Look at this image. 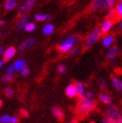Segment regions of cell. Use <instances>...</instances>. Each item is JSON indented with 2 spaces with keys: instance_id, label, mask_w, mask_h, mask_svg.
<instances>
[{
  "instance_id": "30bf717a",
  "label": "cell",
  "mask_w": 122,
  "mask_h": 123,
  "mask_svg": "<svg viewBox=\"0 0 122 123\" xmlns=\"http://www.w3.org/2000/svg\"><path fill=\"white\" fill-rule=\"evenodd\" d=\"M74 86L76 87V90H77V94L79 98L85 97V86L83 82H80V81H77V82L74 83Z\"/></svg>"
},
{
  "instance_id": "4fadbf2b",
  "label": "cell",
  "mask_w": 122,
  "mask_h": 123,
  "mask_svg": "<svg viewBox=\"0 0 122 123\" xmlns=\"http://www.w3.org/2000/svg\"><path fill=\"white\" fill-rule=\"evenodd\" d=\"M0 122L1 123H18V119L16 116L8 115V114H4L0 117Z\"/></svg>"
},
{
  "instance_id": "8fae6325",
  "label": "cell",
  "mask_w": 122,
  "mask_h": 123,
  "mask_svg": "<svg viewBox=\"0 0 122 123\" xmlns=\"http://www.w3.org/2000/svg\"><path fill=\"white\" fill-rule=\"evenodd\" d=\"M16 48L13 47V46H11V47H9L8 49H6L4 52V54H3V57H4V60H6V61H8V60H11V59H12V58L14 57L15 54H16Z\"/></svg>"
},
{
  "instance_id": "44dd1931",
  "label": "cell",
  "mask_w": 122,
  "mask_h": 123,
  "mask_svg": "<svg viewBox=\"0 0 122 123\" xmlns=\"http://www.w3.org/2000/svg\"><path fill=\"white\" fill-rule=\"evenodd\" d=\"M17 0H5V8L6 11H12L17 6Z\"/></svg>"
},
{
  "instance_id": "7c38bea8",
  "label": "cell",
  "mask_w": 122,
  "mask_h": 123,
  "mask_svg": "<svg viewBox=\"0 0 122 123\" xmlns=\"http://www.w3.org/2000/svg\"><path fill=\"white\" fill-rule=\"evenodd\" d=\"M111 83L114 90H116L117 92H122V80L113 76L111 79Z\"/></svg>"
},
{
  "instance_id": "5b68a950",
  "label": "cell",
  "mask_w": 122,
  "mask_h": 123,
  "mask_svg": "<svg viewBox=\"0 0 122 123\" xmlns=\"http://www.w3.org/2000/svg\"><path fill=\"white\" fill-rule=\"evenodd\" d=\"M36 0H24L21 4L20 7L18 9V15L20 17H24L27 15L30 10L35 4Z\"/></svg>"
},
{
  "instance_id": "2e32d148",
  "label": "cell",
  "mask_w": 122,
  "mask_h": 123,
  "mask_svg": "<svg viewBox=\"0 0 122 123\" xmlns=\"http://www.w3.org/2000/svg\"><path fill=\"white\" fill-rule=\"evenodd\" d=\"M35 38H30L28 39H26L25 41H24L21 45H19V51H24V50L28 49L30 46H32L35 44Z\"/></svg>"
},
{
  "instance_id": "484cf974",
  "label": "cell",
  "mask_w": 122,
  "mask_h": 123,
  "mask_svg": "<svg viewBox=\"0 0 122 123\" xmlns=\"http://www.w3.org/2000/svg\"><path fill=\"white\" fill-rule=\"evenodd\" d=\"M98 85H99V87L100 88L101 90H105L106 88V82L103 79H99L98 80Z\"/></svg>"
},
{
  "instance_id": "8d00e7d4",
  "label": "cell",
  "mask_w": 122,
  "mask_h": 123,
  "mask_svg": "<svg viewBox=\"0 0 122 123\" xmlns=\"http://www.w3.org/2000/svg\"><path fill=\"white\" fill-rule=\"evenodd\" d=\"M4 64H5V60H4V59H3V60H0V69L4 66Z\"/></svg>"
},
{
  "instance_id": "ba28073f",
  "label": "cell",
  "mask_w": 122,
  "mask_h": 123,
  "mask_svg": "<svg viewBox=\"0 0 122 123\" xmlns=\"http://www.w3.org/2000/svg\"><path fill=\"white\" fill-rule=\"evenodd\" d=\"M107 0H92L91 3V9L94 12L106 9V5Z\"/></svg>"
},
{
  "instance_id": "e0dca14e",
  "label": "cell",
  "mask_w": 122,
  "mask_h": 123,
  "mask_svg": "<svg viewBox=\"0 0 122 123\" xmlns=\"http://www.w3.org/2000/svg\"><path fill=\"white\" fill-rule=\"evenodd\" d=\"M13 67H14V70L17 72H21L24 67H25V61L22 59H17L16 61L14 62L13 64Z\"/></svg>"
},
{
  "instance_id": "cb8c5ba5",
  "label": "cell",
  "mask_w": 122,
  "mask_h": 123,
  "mask_svg": "<svg viewBox=\"0 0 122 123\" xmlns=\"http://www.w3.org/2000/svg\"><path fill=\"white\" fill-rule=\"evenodd\" d=\"M80 53H81V48L80 47H74L68 52L69 55L73 56V57H77V56H79Z\"/></svg>"
},
{
  "instance_id": "603a6c76",
  "label": "cell",
  "mask_w": 122,
  "mask_h": 123,
  "mask_svg": "<svg viewBox=\"0 0 122 123\" xmlns=\"http://www.w3.org/2000/svg\"><path fill=\"white\" fill-rule=\"evenodd\" d=\"M52 112V114H53L57 119L61 120V119L64 118V115H65V114H64V112H63V110L61 108H59V107H53Z\"/></svg>"
},
{
  "instance_id": "ab89813d",
  "label": "cell",
  "mask_w": 122,
  "mask_h": 123,
  "mask_svg": "<svg viewBox=\"0 0 122 123\" xmlns=\"http://www.w3.org/2000/svg\"><path fill=\"white\" fill-rule=\"evenodd\" d=\"M112 60H113V61H112V64H113V65L116 64V61H115V59H112Z\"/></svg>"
},
{
  "instance_id": "277c9868",
  "label": "cell",
  "mask_w": 122,
  "mask_h": 123,
  "mask_svg": "<svg viewBox=\"0 0 122 123\" xmlns=\"http://www.w3.org/2000/svg\"><path fill=\"white\" fill-rule=\"evenodd\" d=\"M106 116L113 123H117L122 118V114L120 109L116 105L111 104L107 106L106 109Z\"/></svg>"
},
{
  "instance_id": "1f68e13d",
  "label": "cell",
  "mask_w": 122,
  "mask_h": 123,
  "mask_svg": "<svg viewBox=\"0 0 122 123\" xmlns=\"http://www.w3.org/2000/svg\"><path fill=\"white\" fill-rule=\"evenodd\" d=\"M5 93L6 96H8V97H12V95H13V90H12L11 87H8V88L5 89Z\"/></svg>"
},
{
  "instance_id": "ee69618b",
  "label": "cell",
  "mask_w": 122,
  "mask_h": 123,
  "mask_svg": "<svg viewBox=\"0 0 122 123\" xmlns=\"http://www.w3.org/2000/svg\"><path fill=\"white\" fill-rule=\"evenodd\" d=\"M0 34H1V31H0Z\"/></svg>"
},
{
  "instance_id": "4dcf8cb0",
  "label": "cell",
  "mask_w": 122,
  "mask_h": 123,
  "mask_svg": "<svg viewBox=\"0 0 122 123\" xmlns=\"http://www.w3.org/2000/svg\"><path fill=\"white\" fill-rule=\"evenodd\" d=\"M2 80L4 81L5 83H7V82H10V81H12V75H6L4 76L2 78Z\"/></svg>"
},
{
  "instance_id": "836d02e7",
  "label": "cell",
  "mask_w": 122,
  "mask_h": 123,
  "mask_svg": "<svg viewBox=\"0 0 122 123\" xmlns=\"http://www.w3.org/2000/svg\"><path fill=\"white\" fill-rule=\"evenodd\" d=\"M101 123H113V122L109 118H107L106 116H105V117H103V118L101 119Z\"/></svg>"
},
{
  "instance_id": "74e56055",
  "label": "cell",
  "mask_w": 122,
  "mask_h": 123,
  "mask_svg": "<svg viewBox=\"0 0 122 123\" xmlns=\"http://www.w3.org/2000/svg\"><path fill=\"white\" fill-rule=\"evenodd\" d=\"M5 20H0V26L4 25H5Z\"/></svg>"
},
{
  "instance_id": "b9f144b4",
  "label": "cell",
  "mask_w": 122,
  "mask_h": 123,
  "mask_svg": "<svg viewBox=\"0 0 122 123\" xmlns=\"http://www.w3.org/2000/svg\"><path fill=\"white\" fill-rule=\"evenodd\" d=\"M117 123H122V118H121V119H120V121H118V122H117Z\"/></svg>"
},
{
  "instance_id": "7402d4cb",
  "label": "cell",
  "mask_w": 122,
  "mask_h": 123,
  "mask_svg": "<svg viewBox=\"0 0 122 123\" xmlns=\"http://www.w3.org/2000/svg\"><path fill=\"white\" fill-rule=\"evenodd\" d=\"M114 11L116 13V16L120 18H122V0H119L117 4L114 6Z\"/></svg>"
},
{
  "instance_id": "f546056e",
  "label": "cell",
  "mask_w": 122,
  "mask_h": 123,
  "mask_svg": "<svg viewBox=\"0 0 122 123\" xmlns=\"http://www.w3.org/2000/svg\"><path fill=\"white\" fill-rule=\"evenodd\" d=\"M85 98L86 99H94V93L92 91H86L85 94Z\"/></svg>"
},
{
  "instance_id": "7a4b0ae2",
  "label": "cell",
  "mask_w": 122,
  "mask_h": 123,
  "mask_svg": "<svg viewBox=\"0 0 122 123\" xmlns=\"http://www.w3.org/2000/svg\"><path fill=\"white\" fill-rule=\"evenodd\" d=\"M102 31L99 27H95L89 32V34L86 36L84 41V47L86 49L92 47L100 39Z\"/></svg>"
},
{
  "instance_id": "9a60e30c",
  "label": "cell",
  "mask_w": 122,
  "mask_h": 123,
  "mask_svg": "<svg viewBox=\"0 0 122 123\" xmlns=\"http://www.w3.org/2000/svg\"><path fill=\"white\" fill-rule=\"evenodd\" d=\"M66 94L67 97L69 98H74L78 96L77 94V90L74 84H70L66 87Z\"/></svg>"
},
{
  "instance_id": "f35d334b",
  "label": "cell",
  "mask_w": 122,
  "mask_h": 123,
  "mask_svg": "<svg viewBox=\"0 0 122 123\" xmlns=\"http://www.w3.org/2000/svg\"><path fill=\"white\" fill-rule=\"evenodd\" d=\"M3 54H4V52H3V48L0 47V56H1V55H3Z\"/></svg>"
},
{
  "instance_id": "8992f818",
  "label": "cell",
  "mask_w": 122,
  "mask_h": 123,
  "mask_svg": "<svg viewBox=\"0 0 122 123\" xmlns=\"http://www.w3.org/2000/svg\"><path fill=\"white\" fill-rule=\"evenodd\" d=\"M113 25H114V22H113V18H106L102 20L100 24V28L101 31L104 34H108L112 31V29L113 28Z\"/></svg>"
},
{
  "instance_id": "d6986e66",
  "label": "cell",
  "mask_w": 122,
  "mask_h": 123,
  "mask_svg": "<svg viewBox=\"0 0 122 123\" xmlns=\"http://www.w3.org/2000/svg\"><path fill=\"white\" fill-rule=\"evenodd\" d=\"M29 23V17L28 16H24V17H22L20 20L18 21V25H17V30L19 31V30H21V29L24 28V26Z\"/></svg>"
},
{
  "instance_id": "7bdbcfd3",
  "label": "cell",
  "mask_w": 122,
  "mask_h": 123,
  "mask_svg": "<svg viewBox=\"0 0 122 123\" xmlns=\"http://www.w3.org/2000/svg\"><path fill=\"white\" fill-rule=\"evenodd\" d=\"M70 123H76V121H71Z\"/></svg>"
},
{
  "instance_id": "ac0fdd59",
  "label": "cell",
  "mask_w": 122,
  "mask_h": 123,
  "mask_svg": "<svg viewBox=\"0 0 122 123\" xmlns=\"http://www.w3.org/2000/svg\"><path fill=\"white\" fill-rule=\"evenodd\" d=\"M34 18L38 22H43L51 20L52 17L48 14H45V13H37V14L34 15Z\"/></svg>"
},
{
  "instance_id": "4316f807",
  "label": "cell",
  "mask_w": 122,
  "mask_h": 123,
  "mask_svg": "<svg viewBox=\"0 0 122 123\" xmlns=\"http://www.w3.org/2000/svg\"><path fill=\"white\" fill-rule=\"evenodd\" d=\"M57 71L61 74H65L66 72V66H65V65H59L58 67H57Z\"/></svg>"
},
{
  "instance_id": "60d3db41",
  "label": "cell",
  "mask_w": 122,
  "mask_h": 123,
  "mask_svg": "<svg viewBox=\"0 0 122 123\" xmlns=\"http://www.w3.org/2000/svg\"><path fill=\"white\" fill-rule=\"evenodd\" d=\"M2 105H3V101H2V99H0V107H2Z\"/></svg>"
},
{
  "instance_id": "6da1fadb",
  "label": "cell",
  "mask_w": 122,
  "mask_h": 123,
  "mask_svg": "<svg viewBox=\"0 0 122 123\" xmlns=\"http://www.w3.org/2000/svg\"><path fill=\"white\" fill-rule=\"evenodd\" d=\"M96 107V101L94 99H86V98H79L77 106V111L79 114L85 115L91 113Z\"/></svg>"
},
{
  "instance_id": "f1b7e54d",
  "label": "cell",
  "mask_w": 122,
  "mask_h": 123,
  "mask_svg": "<svg viewBox=\"0 0 122 123\" xmlns=\"http://www.w3.org/2000/svg\"><path fill=\"white\" fill-rule=\"evenodd\" d=\"M14 67L13 66H8V67H6V70H5V74H7V75H12V74H13V72H14Z\"/></svg>"
},
{
  "instance_id": "5bb4252c",
  "label": "cell",
  "mask_w": 122,
  "mask_h": 123,
  "mask_svg": "<svg viewBox=\"0 0 122 123\" xmlns=\"http://www.w3.org/2000/svg\"><path fill=\"white\" fill-rule=\"evenodd\" d=\"M99 100L103 103V104L107 105V106L111 105V103H112V97H111L110 95L108 94L107 92H99Z\"/></svg>"
},
{
  "instance_id": "3957f363",
  "label": "cell",
  "mask_w": 122,
  "mask_h": 123,
  "mask_svg": "<svg viewBox=\"0 0 122 123\" xmlns=\"http://www.w3.org/2000/svg\"><path fill=\"white\" fill-rule=\"evenodd\" d=\"M79 42V37L76 35H71L66 37L59 45V50L61 52L68 53L73 48L75 47L77 43Z\"/></svg>"
},
{
  "instance_id": "d6a6232c",
  "label": "cell",
  "mask_w": 122,
  "mask_h": 123,
  "mask_svg": "<svg viewBox=\"0 0 122 123\" xmlns=\"http://www.w3.org/2000/svg\"><path fill=\"white\" fill-rule=\"evenodd\" d=\"M29 73H30V70H29V68L27 67V66H25V67L21 71V74H22V76H24V77H25V76L28 75Z\"/></svg>"
},
{
  "instance_id": "52a82bcc",
  "label": "cell",
  "mask_w": 122,
  "mask_h": 123,
  "mask_svg": "<svg viewBox=\"0 0 122 123\" xmlns=\"http://www.w3.org/2000/svg\"><path fill=\"white\" fill-rule=\"evenodd\" d=\"M115 43V37L113 34H106V35L102 37L101 38V44L104 47L106 48H110L113 47V45Z\"/></svg>"
},
{
  "instance_id": "9c48e42d",
  "label": "cell",
  "mask_w": 122,
  "mask_h": 123,
  "mask_svg": "<svg viewBox=\"0 0 122 123\" xmlns=\"http://www.w3.org/2000/svg\"><path fill=\"white\" fill-rule=\"evenodd\" d=\"M120 50L118 46H113L108 48L107 52H106V58L107 59H114L120 53Z\"/></svg>"
},
{
  "instance_id": "d590c367",
  "label": "cell",
  "mask_w": 122,
  "mask_h": 123,
  "mask_svg": "<svg viewBox=\"0 0 122 123\" xmlns=\"http://www.w3.org/2000/svg\"><path fill=\"white\" fill-rule=\"evenodd\" d=\"M21 115L25 117V116L28 115V113H27V111H25V110H22V111H21Z\"/></svg>"
},
{
  "instance_id": "e575fe53",
  "label": "cell",
  "mask_w": 122,
  "mask_h": 123,
  "mask_svg": "<svg viewBox=\"0 0 122 123\" xmlns=\"http://www.w3.org/2000/svg\"><path fill=\"white\" fill-rule=\"evenodd\" d=\"M118 29L122 31V18H120V20L119 21V23H118Z\"/></svg>"
},
{
  "instance_id": "d4e9b609",
  "label": "cell",
  "mask_w": 122,
  "mask_h": 123,
  "mask_svg": "<svg viewBox=\"0 0 122 123\" xmlns=\"http://www.w3.org/2000/svg\"><path fill=\"white\" fill-rule=\"evenodd\" d=\"M24 29L26 31H28V32H31V31H33L36 29V25L34 24V23L29 22L28 24L24 26Z\"/></svg>"
},
{
  "instance_id": "83f0119b",
  "label": "cell",
  "mask_w": 122,
  "mask_h": 123,
  "mask_svg": "<svg viewBox=\"0 0 122 123\" xmlns=\"http://www.w3.org/2000/svg\"><path fill=\"white\" fill-rule=\"evenodd\" d=\"M115 16H116V13H115V11H114V9H113V8L107 10V17H106V18H113Z\"/></svg>"
},
{
  "instance_id": "ffe728a7",
  "label": "cell",
  "mask_w": 122,
  "mask_h": 123,
  "mask_svg": "<svg viewBox=\"0 0 122 123\" xmlns=\"http://www.w3.org/2000/svg\"><path fill=\"white\" fill-rule=\"evenodd\" d=\"M55 31V27L52 24H46L44 25L43 27V33L45 34V35H51L52 33L54 32Z\"/></svg>"
}]
</instances>
